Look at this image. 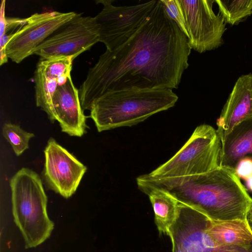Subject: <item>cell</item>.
Listing matches in <instances>:
<instances>
[{
	"label": "cell",
	"mask_w": 252,
	"mask_h": 252,
	"mask_svg": "<svg viewBox=\"0 0 252 252\" xmlns=\"http://www.w3.org/2000/svg\"><path fill=\"white\" fill-rule=\"evenodd\" d=\"M188 38L167 15L160 0L133 35L107 50L91 68L79 90L82 109L106 93L178 88L188 67Z\"/></svg>",
	"instance_id": "1"
},
{
	"label": "cell",
	"mask_w": 252,
	"mask_h": 252,
	"mask_svg": "<svg viewBox=\"0 0 252 252\" xmlns=\"http://www.w3.org/2000/svg\"><path fill=\"white\" fill-rule=\"evenodd\" d=\"M138 181L171 193L179 201L198 210L214 221L245 220L252 198L234 172L218 168L206 173L179 179Z\"/></svg>",
	"instance_id": "2"
},
{
	"label": "cell",
	"mask_w": 252,
	"mask_h": 252,
	"mask_svg": "<svg viewBox=\"0 0 252 252\" xmlns=\"http://www.w3.org/2000/svg\"><path fill=\"white\" fill-rule=\"evenodd\" d=\"M178 99L169 89L110 92L93 103L90 117L98 132L131 126L173 107Z\"/></svg>",
	"instance_id": "3"
},
{
	"label": "cell",
	"mask_w": 252,
	"mask_h": 252,
	"mask_svg": "<svg viewBox=\"0 0 252 252\" xmlns=\"http://www.w3.org/2000/svg\"><path fill=\"white\" fill-rule=\"evenodd\" d=\"M14 221L26 249L33 248L49 238L54 228L49 218L47 197L41 180L33 170L22 168L10 179Z\"/></svg>",
	"instance_id": "4"
},
{
	"label": "cell",
	"mask_w": 252,
	"mask_h": 252,
	"mask_svg": "<svg viewBox=\"0 0 252 252\" xmlns=\"http://www.w3.org/2000/svg\"><path fill=\"white\" fill-rule=\"evenodd\" d=\"M221 146L217 130L200 125L171 158L145 175L152 179H179L210 172L220 166Z\"/></svg>",
	"instance_id": "5"
},
{
	"label": "cell",
	"mask_w": 252,
	"mask_h": 252,
	"mask_svg": "<svg viewBox=\"0 0 252 252\" xmlns=\"http://www.w3.org/2000/svg\"><path fill=\"white\" fill-rule=\"evenodd\" d=\"M213 0H179L190 48L200 53L218 48L226 30L224 18L213 11Z\"/></svg>",
	"instance_id": "6"
},
{
	"label": "cell",
	"mask_w": 252,
	"mask_h": 252,
	"mask_svg": "<svg viewBox=\"0 0 252 252\" xmlns=\"http://www.w3.org/2000/svg\"><path fill=\"white\" fill-rule=\"evenodd\" d=\"M114 0H100L103 7L95 17L99 27V42L113 51L129 39L144 23L157 0L132 6H116Z\"/></svg>",
	"instance_id": "7"
},
{
	"label": "cell",
	"mask_w": 252,
	"mask_h": 252,
	"mask_svg": "<svg viewBox=\"0 0 252 252\" xmlns=\"http://www.w3.org/2000/svg\"><path fill=\"white\" fill-rule=\"evenodd\" d=\"M98 42L99 27L94 17L77 13L37 46L32 55L42 59L70 57L74 60Z\"/></svg>",
	"instance_id": "8"
},
{
	"label": "cell",
	"mask_w": 252,
	"mask_h": 252,
	"mask_svg": "<svg viewBox=\"0 0 252 252\" xmlns=\"http://www.w3.org/2000/svg\"><path fill=\"white\" fill-rule=\"evenodd\" d=\"M74 12L34 13L13 33L5 46L8 59L18 63L32 55L34 50L54 31L73 18Z\"/></svg>",
	"instance_id": "9"
},
{
	"label": "cell",
	"mask_w": 252,
	"mask_h": 252,
	"mask_svg": "<svg viewBox=\"0 0 252 252\" xmlns=\"http://www.w3.org/2000/svg\"><path fill=\"white\" fill-rule=\"evenodd\" d=\"M44 177L48 187L64 198L76 191L87 167L51 138L44 150Z\"/></svg>",
	"instance_id": "10"
},
{
	"label": "cell",
	"mask_w": 252,
	"mask_h": 252,
	"mask_svg": "<svg viewBox=\"0 0 252 252\" xmlns=\"http://www.w3.org/2000/svg\"><path fill=\"white\" fill-rule=\"evenodd\" d=\"M179 203V215L168 236L171 242L177 243L186 252H215L247 249L219 247L207 231L211 220L196 208L180 201Z\"/></svg>",
	"instance_id": "11"
},
{
	"label": "cell",
	"mask_w": 252,
	"mask_h": 252,
	"mask_svg": "<svg viewBox=\"0 0 252 252\" xmlns=\"http://www.w3.org/2000/svg\"><path fill=\"white\" fill-rule=\"evenodd\" d=\"M52 122H59L62 131L70 136L81 137L86 132V117L82 108L79 90L71 75L59 85L52 97Z\"/></svg>",
	"instance_id": "12"
},
{
	"label": "cell",
	"mask_w": 252,
	"mask_h": 252,
	"mask_svg": "<svg viewBox=\"0 0 252 252\" xmlns=\"http://www.w3.org/2000/svg\"><path fill=\"white\" fill-rule=\"evenodd\" d=\"M252 117V74L236 81L217 120V132L222 139L239 123Z\"/></svg>",
	"instance_id": "13"
},
{
	"label": "cell",
	"mask_w": 252,
	"mask_h": 252,
	"mask_svg": "<svg viewBox=\"0 0 252 252\" xmlns=\"http://www.w3.org/2000/svg\"><path fill=\"white\" fill-rule=\"evenodd\" d=\"M221 143L220 166L234 172L242 159L252 158V117L235 126Z\"/></svg>",
	"instance_id": "14"
},
{
	"label": "cell",
	"mask_w": 252,
	"mask_h": 252,
	"mask_svg": "<svg viewBox=\"0 0 252 252\" xmlns=\"http://www.w3.org/2000/svg\"><path fill=\"white\" fill-rule=\"evenodd\" d=\"M138 189L147 195L152 205L155 221L160 234L169 236L179 213V200L169 191L136 181Z\"/></svg>",
	"instance_id": "15"
},
{
	"label": "cell",
	"mask_w": 252,
	"mask_h": 252,
	"mask_svg": "<svg viewBox=\"0 0 252 252\" xmlns=\"http://www.w3.org/2000/svg\"><path fill=\"white\" fill-rule=\"evenodd\" d=\"M207 231L220 248L241 249L252 247V234L245 220H211Z\"/></svg>",
	"instance_id": "16"
},
{
	"label": "cell",
	"mask_w": 252,
	"mask_h": 252,
	"mask_svg": "<svg viewBox=\"0 0 252 252\" xmlns=\"http://www.w3.org/2000/svg\"><path fill=\"white\" fill-rule=\"evenodd\" d=\"M34 80L36 105L46 113L50 120L53 111L52 97L60 83L58 80L46 76L37 67L35 71Z\"/></svg>",
	"instance_id": "17"
},
{
	"label": "cell",
	"mask_w": 252,
	"mask_h": 252,
	"mask_svg": "<svg viewBox=\"0 0 252 252\" xmlns=\"http://www.w3.org/2000/svg\"><path fill=\"white\" fill-rule=\"evenodd\" d=\"M225 22L235 25L252 14V0H215Z\"/></svg>",
	"instance_id": "18"
},
{
	"label": "cell",
	"mask_w": 252,
	"mask_h": 252,
	"mask_svg": "<svg viewBox=\"0 0 252 252\" xmlns=\"http://www.w3.org/2000/svg\"><path fill=\"white\" fill-rule=\"evenodd\" d=\"M73 60V58L70 57L40 59L36 67L46 76L58 80L61 84L71 75Z\"/></svg>",
	"instance_id": "19"
},
{
	"label": "cell",
	"mask_w": 252,
	"mask_h": 252,
	"mask_svg": "<svg viewBox=\"0 0 252 252\" xmlns=\"http://www.w3.org/2000/svg\"><path fill=\"white\" fill-rule=\"evenodd\" d=\"M2 134L17 156L29 148V141L34 136L33 133L23 130L19 125L11 123L4 124Z\"/></svg>",
	"instance_id": "20"
},
{
	"label": "cell",
	"mask_w": 252,
	"mask_h": 252,
	"mask_svg": "<svg viewBox=\"0 0 252 252\" xmlns=\"http://www.w3.org/2000/svg\"><path fill=\"white\" fill-rule=\"evenodd\" d=\"M235 174L240 179L245 181L252 177V158H246L237 164Z\"/></svg>",
	"instance_id": "21"
},
{
	"label": "cell",
	"mask_w": 252,
	"mask_h": 252,
	"mask_svg": "<svg viewBox=\"0 0 252 252\" xmlns=\"http://www.w3.org/2000/svg\"><path fill=\"white\" fill-rule=\"evenodd\" d=\"M245 221L252 234V203L247 213Z\"/></svg>",
	"instance_id": "22"
},
{
	"label": "cell",
	"mask_w": 252,
	"mask_h": 252,
	"mask_svg": "<svg viewBox=\"0 0 252 252\" xmlns=\"http://www.w3.org/2000/svg\"><path fill=\"white\" fill-rule=\"evenodd\" d=\"M172 245V252H186L182 248L174 242H171Z\"/></svg>",
	"instance_id": "23"
},
{
	"label": "cell",
	"mask_w": 252,
	"mask_h": 252,
	"mask_svg": "<svg viewBox=\"0 0 252 252\" xmlns=\"http://www.w3.org/2000/svg\"><path fill=\"white\" fill-rule=\"evenodd\" d=\"M215 252H252V248L249 249H243L235 251H219Z\"/></svg>",
	"instance_id": "24"
},
{
	"label": "cell",
	"mask_w": 252,
	"mask_h": 252,
	"mask_svg": "<svg viewBox=\"0 0 252 252\" xmlns=\"http://www.w3.org/2000/svg\"><path fill=\"white\" fill-rule=\"evenodd\" d=\"M246 185L249 190L252 191V177L246 180Z\"/></svg>",
	"instance_id": "25"
}]
</instances>
